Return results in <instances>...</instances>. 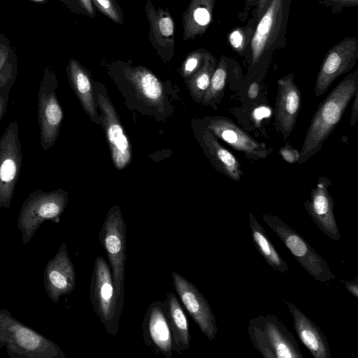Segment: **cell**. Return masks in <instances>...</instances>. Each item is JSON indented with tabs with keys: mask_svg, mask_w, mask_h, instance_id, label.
I'll list each match as a JSON object with an SVG mask.
<instances>
[{
	"mask_svg": "<svg viewBox=\"0 0 358 358\" xmlns=\"http://www.w3.org/2000/svg\"><path fill=\"white\" fill-rule=\"evenodd\" d=\"M94 7L116 24H122L123 12L117 0H91Z\"/></svg>",
	"mask_w": 358,
	"mask_h": 358,
	"instance_id": "obj_31",
	"label": "cell"
},
{
	"mask_svg": "<svg viewBox=\"0 0 358 358\" xmlns=\"http://www.w3.org/2000/svg\"><path fill=\"white\" fill-rule=\"evenodd\" d=\"M353 98L354 100L352 107V113L350 120V124L351 127L355 125L358 117V91L355 92Z\"/></svg>",
	"mask_w": 358,
	"mask_h": 358,
	"instance_id": "obj_38",
	"label": "cell"
},
{
	"mask_svg": "<svg viewBox=\"0 0 358 358\" xmlns=\"http://www.w3.org/2000/svg\"><path fill=\"white\" fill-rule=\"evenodd\" d=\"M202 140L216 169L229 178L238 182L243 171L236 158L207 129L203 131Z\"/></svg>",
	"mask_w": 358,
	"mask_h": 358,
	"instance_id": "obj_25",
	"label": "cell"
},
{
	"mask_svg": "<svg viewBox=\"0 0 358 358\" xmlns=\"http://www.w3.org/2000/svg\"><path fill=\"white\" fill-rule=\"evenodd\" d=\"M121 64V70L125 78L132 85L142 99L152 106L162 107L164 104V93L160 80L145 66Z\"/></svg>",
	"mask_w": 358,
	"mask_h": 358,
	"instance_id": "obj_21",
	"label": "cell"
},
{
	"mask_svg": "<svg viewBox=\"0 0 358 358\" xmlns=\"http://www.w3.org/2000/svg\"><path fill=\"white\" fill-rule=\"evenodd\" d=\"M74 12L94 18L96 12L91 0H73Z\"/></svg>",
	"mask_w": 358,
	"mask_h": 358,
	"instance_id": "obj_33",
	"label": "cell"
},
{
	"mask_svg": "<svg viewBox=\"0 0 358 358\" xmlns=\"http://www.w3.org/2000/svg\"><path fill=\"white\" fill-rule=\"evenodd\" d=\"M171 278L173 288L182 303L203 334L213 341L218 329L208 301L193 283L178 273L173 271Z\"/></svg>",
	"mask_w": 358,
	"mask_h": 358,
	"instance_id": "obj_10",
	"label": "cell"
},
{
	"mask_svg": "<svg viewBox=\"0 0 358 358\" xmlns=\"http://www.w3.org/2000/svg\"><path fill=\"white\" fill-rule=\"evenodd\" d=\"M283 0H271L251 39L252 62L255 64L276 38L282 20Z\"/></svg>",
	"mask_w": 358,
	"mask_h": 358,
	"instance_id": "obj_19",
	"label": "cell"
},
{
	"mask_svg": "<svg viewBox=\"0 0 358 358\" xmlns=\"http://www.w3.org/2000/svg\"><path fill=\"white\" fill-rule=\"evenodd\" d=\"M357 91L356 70L345 76L319 106L306 131L297 163L306 162L321 149Z\"/></svg>",
	"mask_w": 358,
	"mask_h": 358,
	"instance_id": "obj_1",
	"label": "cell"
},
{
	"mask_svg": "<svg viewBox=\"0 0 358 358\" xmlns=\"http://www.w3.org/2000/svg\"><path fill=\"white\" fill-rule=\"evenodd\" d=\"M216 62L215 57L208 51L201 66L185 80L192 97L196 102L202 101L215 69Z\"/></svg>",
	"mask_w": 358,
	"mask_h": 358,
	"instance_id": "obj_27",
	"label": "cell"
},
{
	"mask_svg": "<svg viewBox=\"0 0 358 358\" xmlns=\"http://www.w3.org/2000/svg\"><path fill=\"white\" fill-rule=\"evenodd\" d=\"M22 164V146L15 120L0 137V208H10Z\"/></svg>",
	"mask_w": 358,
	"mask_h": 358,
	"instance_id": "obj_9",
	"label": "cell"
},
{
	"mask_svg": "<svg viewBox=\"0 0 358 358\" xmlns=\"http://www.w3.org/2000/svg\"><path fill=\"white\" fill-rule=\"evenodd\" d=\"M207 52L208 50L200 48L187 54L180 68V73L185 80L201 66Z\"/></svg>",
	"mask_w": 358,
	"mask_h": 358,
	"instance_id": "obj_30",
	"label": "cell"
},
{
	"mask_svg": "<svg viewBox=\"0 0 358 358\" xmlns=\"http://www.w3.org/2000/svg\"><path fill=\"white\" fill-rule=\"evenodd\" d=\"M229 42L236 52L241 53L245 46V34L241 28H236L229 34Z\"/></svg>",
	"mask_w": 358,
	"mask_h": 358,
	"instance_id": "obj_32",
	"label": "cell"
},
{
	"mask_svg": "<svg viewBox=\"0 0 358 358\" xmlns=\"http://www.w3.org/2000/svg\"><path fill=\"white\" fill-rule=\"evenodd\" d=\"M90 299L107 333L116 336L120 325L117 315V297L109 264L102 256L94 264L90 285Z\"/></svg>",
	"mask_w": 358,
	"mask_h": 358,
	"instance_id": "obj_7",
	"label": "cell"
},
{
	"mask_svg": "<svg viewBox=\"0 0 358 358\" xmlns=\"http://www.w3.org/2000/svg\"><path fill=\"white\" fill-rule=\"evenodd\" d=\"M12 87L6 85L0 87V121L6 114L9 99L8 94Z\"/></svg>",
	"mask_w": 358,
	"mask_h": 358,
	"instance_id": "obj_35",
	"label": "cell"
},
{
	"mask_svg": "<svg viewBox=\"0 0 358 358\" xmlns=\"http://www.w3.org/2000/svg\"><path fill=\"white\" fill-rule=\"evenodd\" d=\"M56 75L50 69H45L38 97V121L41 145L44 151L55 143L61 128L64 113L57 95Z\"/></svg>",
	"mask_w": 358,
	"mask_h": 358,
	"instance_id": "obj_8",
	"label": "cell"
},
{
	"mask_svg": "<svg viewBox=\"0 0 358 358\" xmlns=\"http://www.w3.org/2000/svg\"><path fill=\"white\" fill-rule=\"evenodd\" d=\"M68 203V192L61 188L31 192L23 202L17 220L22 243L26 245L45 220L59 222Z\"/></svg>",
	"mask_w": 358,
	"mask_h": 358,
	"instance_id": "obj_5",
	"label": "cell"
},
{
	"mask_svg": "<svg viewBox=\"0 0 358 358\" xmlns=\"http://www.w3.org/2000/svg\"><path fill=\"white\" fill-rule=\"evenodd\" d=\"M0 342L7 347L10 357L65 358L55 343L20 322L5 310H0Z\"/></svg>",
	"mask_w": 358,
	"mask_h": 358,
	"instance_id": "obj_2",
	"label": "cell"
},
{
	"mask_svg": "<svg viewBox=\"0 0 358 358\" xmlns=\"http://www.w3.org/2000/svg\"><path fill=\"white\" fill-rule=\"evenodd\" d=\"M259 94V84L256 82L252 83L248 90V96L250 99H255Z\"/></svg>",
	"mask_w": 358,
	"mask_h": 358,
	"instance_id": "obj_39",
	"label": "cell"
},
{
	"mask_svg": "<svg viewBox=\"0 0 358 358\" xmlns=\"http://www.w3.org/2000/svg\"><path fill=\"white\" fill-rule=\"evenodd\" d=\"M97 100L113 164L119 170L124 169L132 158L131 143L111 102L100 93Z\"/></svg>",
	"mask_w": 358,
	"mask_h": 358,
	"instance_id": "obj_12",
	"label": "cell"
},
{
	"mask_svg": "<svg viewBox=\"0 0 358 358\" xmlns=\"http://www.w3.org/2000/svg\"><path fill=\"white\" fill-rule=\"evenodd\" d=\"M357 57L358 40L355 37H345L334 45L324 58L318 72L315 96H322L338 77L352 69Z\"/></svg>",
	"mask_w": 358,
	"mask_h": 358,
	"instance_id": "obj_11",
	"label": "cell"
},
{
	"mask_svg": "<svg viewBox=\"0 0 358 358\" xmlns=\"http://www.w3.org/2000/svg\"><path fill=\"white\" fill-rule=\"evenodd\" d=\"M340 5L345 6H355L358 4V0H331Z\"/></svg>",
	"mask_w": 358,
	"mask_h": 358,
	"instance_id": "obj_41",
	"label": "cell"
},
{
	"mask_svg": "<svg viewBox=\"0 0 358 358\" xmlns=\"http://www.w3.org/2000/svg\"><path fill=\"white\" fill-rule=\"evenodd\" d=\"M247 334L264 358L303 357L294 335L274 315H261L251 319Z\"/></svg>",
	"mask_w": 358,
	"mask_h": 358,
	"instance_id": "obj_4",
	"label": "cell"
},
{
	"mask_svg": "<svg viewBox=\"0 0 358 358\" xmlns=\"http://www.w3.org/2000/svg\"><path fill=\"white\" fill-rule=\"evenodd\" d=\"M111 270L117 297V315L120 317L124 307L126 263V224L117 205L106 214L98 235Z\"/></svg>",
	"mask_w": 358,
	"mask_h": 358,
	"instance_id": "obj_3",
	"label": "cell"
},
{
	"mask_svg": "<svg viewBox=\"0 0 358 358\" xmlns=\"http://www.w3.org/2000/svg\"><path fill=\"white\" fill-rule=\"evenodd\" d=\"M227 76L226 61L221 58L212 76L209 86L203 97V105H208L215 101L223 94Z\"/></svg>",
	"mask_w": 358,
	"mask_h": 358,
	"instance_id": "obj_28",
	"label": "cell"
},
{
	"mask_svg": "<svg viewBox=\"0 0 358 358\" xmlns=\"http://www.w3.org/2000/svg\"><path fill=\"white\" fill-rule=\"evenodd\" d=\"M283 159L289 164L297 162L299 158V151L290 145H285L279 150Z\"/></svg>",
	"mask_w": 358,
	"mask_h": 358,
	"instance_id": "obj_34",
	"label": "cell"
},
{
	"mask_svg": "<svg viewBox=\"0 0 358 358\" xmlns=\"http://www.w3.org/2000/svg\"><path fill=\"white\" fill-rule=\"evenodd\" d=\"M149 24L148 38L157 55L164 62H170L175 51V23L167 7L154 6L151 0L145 5Z\"/></svg>",
	"mask_w": 358,
	"mask_h": 358,
	"instance_id": "obj_15",
	"label": "cell"
},
{
	"mask_svg": "<svg viewBox=\"0 0 358 358\" xmlns=\"http://www.w3.org/2000/svg\"><path fill=\"white\" fill-rule=\"evenodd\" d=\"M262 218L302 268L315 280L324 282L336 278L327 262L301 234L277 216L264 214Z\"/></svg>",
	"mask_w": 358,
	"mask_h": 358,
	"instance_id": "obj_6",
	"label": "cell"
},
{
	"mask_svg": "<svg viewBox=\"0 0 358 358\" xmlns=\"http://www.w3.org/2000/svg\"><path fill=\"white\" fill-rule=\"evenodd\" d=\"M271 110L269 108L266 106H260L254 110L252 113V117L256 122L257 124L259 125L261 120L266 117L270 116Z\"/></svg>",
	"mask_w": 358,
	"mask_h": 358,
	"instance_id": "obj_36",
	"label": "cell"
},
{
	"mask_svg": "<svg viewBox=\"0 0 358 358\" xmlns=\"http://www.w3.org/2000/svg\"><path fill=\"white\" fill-rule=\"evenodd\" d=\"M269 0H257V15L259 17L266 10Z\"/></svg>",
	"mask_w": 358,
	"mask_h": 358,
	"instance_id": "obj_40",
	"label": "cell"
},
{
	"mask_svg": "<svg viewBox=\"0 0 358 358\" xmlns=\"http://www.w3.org/2000/svg\"><path fill=\"white\" fill-rule=\"evenodd\" d=\"M142 329L145 343L155 353L162 354L165 358L172 357V335L164 301H155L149 305L143 317Z\"/></svg>",
	"mask_w": 358,
	"mask_h": 358,
	"instance_id": "obj_17",
	"label": "cell"
},
{
	"mask_svg": "<svg viewBox=\"0 0 358 358\" xmlns=\"http://www.w3.org/2000/svg\"><path fill=\"white\" fill-rule=\"evenodd\" d=\"M331 184L328 178H320L311 190L310 199L304 202V207L319 229L331 240L337 241L340 240L341 234L334 213V201L328 192Z\"/></svg>",
	"mask_w": 358,
	"mask_h": 358,
	"instance_id": "obj_16",
	"label": "cell"
},
{
	"mask_svg": "<svg viewBox=\"0 0 358 358\" xmlns=\"http://www.w3.org/2000/svg\"><path fill=\"white\" fill-rule=\"evenodd\" d=\"M206 129L248 159H263L273 151L271 148L254 139L228 118L214 117Z\"/></svg>",
	"mask_w": 358,
	"mask_h": 358,
	"instance_id": "obj_14",
	"label": "cell"
},
{
	"mask_svg": "<svg viewBox=\"0 0 358 358\" xmlns=\"http://www.w3.org/2000/svg\"><path fill=\"white\" fill-rule=\"evenodd\" d=\"M252 243L266 262L275 271L285 274L288 265L271 242L264 227L251 213L248 215Z\"/></svg>",
	"mask_w": 358,
	"mask_h": 358,
	"instance_id": "obj_26",
	"label": "cell"
},
{
	"mask_svg": "<svg viewBox=\"0 0 358 358\" xmlns=\"http://www.w3.org/2000/svg\"><path fill=\"white\" fill-rule=\"evenodd\" d=\"M301 103V93L294 82L293 74L278 80L275 101V127L286 139L292 132Z\"/></svg>",
	"mask_w": 358,
	"mask_h": 358,
	"instance_id": "obj_18",
	"label": "cell"
},
{
	"mask_svg": "<svg viewBox=\"0 0 358 358\" xmlns=\"http://www.w3.org/2000/svg\"><path fill=\"white\" fill-rule=\"evenodd\" d=\"M215 0H189L182 15V36L185 41L201 36L213 20Z\"/></svg>",
	"mask_w": 358,
	"mask_h": 358,
	"instance_id": "obj_24",
	"label": "cell"
},
{
	"mask_svg": "<svg viewBox=\"0 0 358 358\" xmlns=\"http://www.w3.org/2000/svg\"><path fill=\"white\" fill-rule=\"evenodd\" d=\"M254 0H247L248 2L250 3L252 2Z\"/></svg>",
	"mask_w": 358,
	"mask_h": 358,
	"instance_id": "obj_43",
	"label": "cell"
},
{
	"mask_svg": "<svg viewBox=\"0 0 358 358\" xmlns=\"http://www.w3.org/2000/svg\"><path fill=\"white\" fill-rule=\"evenodd\" d=\"M31 1H34V2H38V3H43V2L46 1L47 0H31Z\"/></svg>",
	"mask_w": 358,
	"mask_h": 358,
	"instance_id": "obj_42",
	"label": "cell"
},
{
	"mask_svg": "<svg viewBox=\"0 0 358 358\" xmlns=\"http://www.w3.org/2000/svg\"><path fill=\"white\" fill-rule=\"evenodd\" d=\"M164 302L172 335L173 351L180 355L190 346L191 336L188 320L178 298L174 293L167 292Z\"/></svg>",
	"mask_w": 358,
	"mask_h": 358,
	"instance_id": "obj_23",
	"label": "cell"
},
{
	"mask_svg": "<svg viewBox=\"0 0 358 358\" xmlns=\"http://www.w3.org/2000/svg\"><path fill=\"white\" fill-rule=\"evenodd\" d=\"M293 319L295 331L301 342L315 358H331L328 340L321 329L296 306L284 301Z\"/></svg>",
	"mask_w": 358,
	"mask_h": 358,
	"instance_id": "obj_20",
	"label": "cell"
},
{
	"mask_svg": "<svg viewBox=\"0 0 358 358\" xmlns=\"http://www.w3.org/2000/svg\"><path fill=\"white\" fill-rule=\"evenodd\" d=\"M69 83L80 104L92 121L101 124L96 108L92 79L89 71L76 59L71 58L66 66Z\"/></svg>",
	"mask_w": 358,
	"mask_h": 358,
	"instance_id": "obj_22",
	"label": "cell"
},
{
	"mask_svg": "<svg viewBox=\"0 0 358 358\" xmlns=\"http://www.w3.org/2000/svg\"><path fill=\"white\" fill-rule=\"evenodd\" d=\"M76 271L63 243L44 268L43 286L49 299L57 303L61 296L71 294L76 288Z\"/></svg>",
	"mask_w": 358,
	"mask_h": 358,
	"instance_id": "obj_13",
	"label": "cell"
},
{
	"mask_svg": "<svg viewBox=\"0 0 358 358\" xmlns=\"http://www.w3.org/2000/svg\"><path fill=\"white\" fill-rule=\"evenodd\" d=\"M17 76V59L10 48L0 41V87L13 86Z\"/></svg>",
	"mask_w": 358,
	"mask_h": 358,
	"instance_id": "obj_29",
	"label": "cell"
},
{
	"mask_svg": "<svg viewBox=\"0 0 358 358\" xmlns=\"http://www.w3.org/2000/svg\"><path fill=\"white\" fill-rule=\"evenodd\" d=\"M347 290L355 297H358V278L355 277L352 280H342Z\"/></svg>",
	"mask_w": 358,
	"mask_h": 358,
	"instance_id": "obj_37",
	"label": "cell"
}]
</instances>
